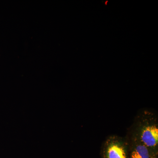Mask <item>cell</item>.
<instances>
[{"label": "cell", "instance_id": "cell-2", "mask_svg": "<svg viewBox=\"0 0 158 158\" xmlns=\"http://www.w3.org/2000/svg\"><path fill=\"white\" fill-rule=\"evenodd\" d=\"M102 155L103 158H129L127 139L116 135L108 137L102 147Z\"/></svg>", "mask_w": 158, "mask_h": 158}, {"label": "cell", "instance_id": "cell-1", "mask_svg": "<svg viewBox=\"0 0 158 158\" xmlns=\"http://www.w3.org/2000/svg\"><path fill=\"white\" fill-rule=\"evenodd\" d=\"M155 114L145 110L138 116L131 132L154 153L158 154V122Z\"/></svg>", "mask_w": 158, "mask_h": 158}, {"label": "cell", "instance_id": "cell-3", "mask_svg": "<svg viewBox=\"0 0 158 158\" xmlns=\"http://www.w3.org/2000/svg\"><path fill=\"white\" fill-rule=\"evenodd\" d=\"M129 144V158H155L158 155L154 153L131 133L127 139Z\"/></svg>", "mask_w": 158, "mask_h": 158}, {"label": "cell", "instance_id": "cell-4", "mask_svg": "<svg viewBox=\"0 0 158 158\" xmlns=\"http://www.w3.org/2000/svg\"><path fill=\"white\" fill-rule=\"evenodd\" d=\"M155 158H158V157Z\"/></svg>", "mask_w": 158, "mask_h": 158}]
</instances>
